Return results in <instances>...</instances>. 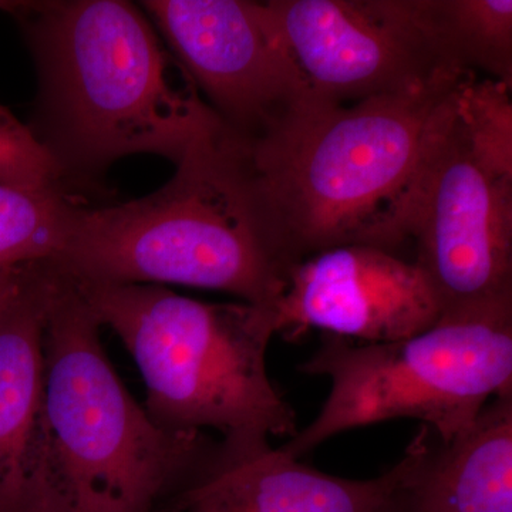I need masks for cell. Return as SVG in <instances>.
Listing matches in <instances>:
<instances>
[{"label": "cell", "mask_w": 512, "mask_h": 512, "mask_svg": "<svg viewBox=\"0 0 512 512\" xmlns=\"http://www.w3.org/2000/svg\"><path fill=\"white\" fill-rule=\"evenodd\" d=\"M466 74L440 73L406 92L352 104L313 99L241 141L289 274L309 256L343 245L396 254L394 221Z\"/></svg>", "instance_id": "6da1fadb"}, {"label": "cell", "mask_w": 512, "mask_h": 512, "mask_svg": "<svg viewBox=\"0 0 512 512\" xmlns=\"http://www.w3.org/2000/svg\"><path fill=\"white\" fill-rule=\"evenodd\" d=\"M12 8L39 66L43 144L62 171L134 154L178 164L225 128L141 6L67 0Z\"/></svg>", "instance_id": "7a4b0ae2"}, {"label": "cell", "mask_w": 512, "mask_h": 512, "mask_svg": "<svg viewBox=\"0 0 512 512\" xmlns=\"http://www.w3.org/2000/svg\"><path fill=\"white\" fill-rule=\"evenodd\" d=\"M47 266L70 281L194 286L269 308L289 276L245 148L227 128L195 144L153 194L77 208L66 247Z\"/></svg>", "instance_id": "3957f363"}, {"label": "cell", "mask_w": 512, "mask_h": 512, "mask_svg": "<svg viewBox=\"0 0 512 512\" xmlns=\"http://www.w3.org/2000/svg\"><path fill=\"white\" fill-rule=\"evenodd\" d=\"M53 274L40 512H165L207 470L221 440L154 423L114 372L93 313Z\"/></svg>", "instance_id": "277c9868"}, {"label": "cell", "mask_w": 512, "mask_h": 512, "mask_svg": "<svg viewBox=\"0 0 512 512\" xmlns=\"http://www.w3.org/2000/svg\"><path fill=\"white\" fill-rule=\"evenodd\" d=\"M67 281L133 356L146 382L144 409L158 426L215 429L224 439L298 433L266 370L275 308L201 302L161 285Z\"/></svg>", "instance_id": "5b68a950"}, {"label": "cell", "mask_w": 512, "mask_h": 512, "mask_svg": "<svg viewBox=\"0 0 512 512\" xmlns=\"http://www.w3.org/2000/svg\"><path fill=\"white\" fill-rule=\"evenodd\" d=\"M299 370L328 376L332 389L318 417L281 447L289 456L394 419L420 420L454 439L491 396L512 390V298L444 312L431 328L396 342L355 345L328 335Z\"/></svg>", "instance_id": "8992f818"}, {"label": "cell", "mask_w": 512, "mask_h": 512, "mask_svg": "<svg viewBox=\"0 0 512 512\" xmlns=\"http://www.w3.org/2000/svg\"><path fill=\"white\" fill-rule=\"evenodd\" d=\"M454 93L393 227L394 252L412 245L443 313L512 298V181L471 153Z\"/></svg>", "instance_id": "52a82bcc"}, {"label": "cell", "mask_w": 512, "mask_h": 512, "mask_svg": "<svg viewBox=\"0 0 512 512\" xmlns=\"http://www.w3.org/2000/svg\"><path fill=\"white\" fill-rule=\"evenodd\" d=\"M262 6L316 99L352 104L458 72L437 52L424 0H269Z\"/></svg>", "instance_id": "ba28073f"}, {"label": "cell", "mask_w": 512, "mask_h": 512, "mask_svg": "<svg viewBox=\"0 0 512 512\" xmlns=\"http://www.w3.org/2000/svg\"><path fill=\"white\" fill-rule=\"evenodd\" d=\"M222 126L255 140L316 99L266 19L262 2L141 3Z\"/></svg>", "instance_id": "9c48e42d"}, {"label": "cell", "mask_w": 512, "mask_h": 512, "mask_svg": "<svg viewBox=\"0 0 512 512\" xmlns=\"http://www.w3.org/2000/svg\"><path fill=\"white\" fill-rule=\"evenodd\" d=\"M278 333L320 329L345 339L389 343L431 328L443 306L419 266L373 245H343L292 268L275 308Z\"/></svg>", "instance_id": "30bf717a"}, {"label": "cell", "mask_w": 512, "mask_h": 512, "mask_svg": "<svg viewBox=\"0 0 512 512\" xmlns=\"http://www.w3.org/2000/svg\"><path fill=\"white\" fill-rule=\"evenodd\" d=\"M383 478L387 503L403 512H512V390L454 439L421 424Z\"/></svg>", "instance_id": "8fae6325"}, {"label": "cell", "mask_w": 512, "mask_h": 512, "mask_svg": "<svg viewBox=\"0 0 512 512\" xmlns=\"http://www.w3.org/2000/svg\"><path fill=\"white\" fill-rule=\"evenodd\" d=\"M268 437L222 439L207 470L165 512H379L383 476L348 480L302 464Z\"/></svg>", "instance_id": "7c38bea8"}, {"label": "cell", "mask_w": 512, "mask_h": 512, "mask_svg": "<svg viewBox=\"0 0 512 512\" xmlns=\"http://www.w3.org/2000/svg\"><path fill=\"white\" fill-rule=\"evenodd\" d=\"M55 274L40 266L0 319V512H40L43 488V336Z\"/></svg>", "instance_id": "4fadbf2b"}, {"label": "cell", "mask_w": 512, "mask_h": 512, "mask_svg": "<svg viewBox=\"0 0 512 512\" xmlns=\"http://www.w3.org/2000/svg\"><path fill=\"white\" fill-rule=\"evenodd\" d=\"M426 13L447 67L512 87L511 0H426Z\"/></svg>", "instance_id": "5bb4252c"}, {"label": "cell", "mask_w": 512, "mask_h": 512, "mask_svg": "<svg viewBox=\"0 0 512 512\" xmlns=\"http://www.w3.org/2000/svg\"><path fill=\"white\" fill-rule=\"evenodd\" d=\"M77 208L59 187L0 183V271L55 262L66 247Z\"/></svg>", "instance_id": "9a60e30c"}, {"label": "cell", "mask_w": 512, "mask_h": 512, "mask_svg": "<svg viewBox=\"0 0 512 512\" xmlns=\"http://www.w3.org/2000/svg\"><path fill=\"white\" fill-rule=\"evenodd\" d=\"M512 87L468 73L454 93V116L474 157L512 181Z\"/></svg>", "instance_id": "2e32d148"}, {"label": "cell", "mask_w": 512, "mask_h": 512, "mask_svg": "<svg viewBox=\"0 0 512 512\" xmlns=\"http://www.w3.org/2000/svg\"><path fill=\"white\" fill-rule=\"evenodd\" d=\"M63 171L35 131L0 106V183L26 188L57 187Z\"/></svg>", "instance_id": "e0dca14e"}, {"label": "cell", "mask_w": 512, "mask_h": 512, "mask_svg": "<svg viewBox=\"0 0 512 512\" xmlns=\"http://www.w3.org/2000/svg\"><path fill=\"white\" fill-rule=\"evenodd\" d=\"M40 272V265L16 266L0 271V319L29 291Z\"/></svg>", "instance_id": "ac0fdd59"}, {"label": "cell", "mask_w": 512, "mask_h": 512, "mask_svg": "<svg viewBox=\"0 0 512 512\" xmlns=\"http://www.w3.org/2000/svg\"><path fill=\"white\" fill-rule=\"evenodd\" d=\"M379 512H403L399 510V508L394 507V505L387 503L386 497H384V503L382 508H380Z\"/></svg>", "instance_id": "d6986e66"}]
</instances>
